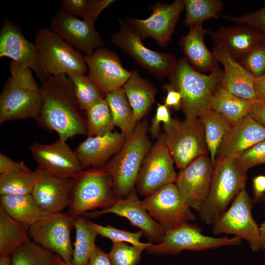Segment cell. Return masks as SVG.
<instances>
[{
    "instance_id": "1",
    "label": "cell",
    "mask_w": 265,
    "mask_h": 265,
    "mask_svg": "<svg viewBox=\"0 0 265 265\" xmlns=\"http://www.w3.org/2000/svg\"><path fill=\"white\" fill-rule=\"evenodd\" d=\"M42 105L36 121L46 130L67 139L79 135H87L84 120L71 82L65 75L51 76L41 82Z\"/></svg>"
},
{
    "instance_id": "2",
    "label": "cell",
    "mask_w": 265,
    "mask_h": 265,
    "mask_svg": "<svg viewBox=\"0 0 265 265\" xmlns=\"http://www.w3.org/2000/svg\"><path fill=\"white\" fill-rule=\"evenodd\" d=\"M9 69L11 75L0 95V124L29 118L37 121L42 96L32 70L12 60Z\"/></svg>"
},
{
    "instance_id": "3",
    "label": "cell",
    "mask_w": 265,
    "mask_h": 265,
    "mask_svg": "<svg viewBox=\"0 0 265 265\" xmlns=\"http://www.w3.org/2000/svg\"><path fill=\"white\" fill-rule=\"evenodd\" d=\"M148 129L146 120L138 122L119 151L101 167L111 177L116 200L125 198L135 188L142 162L152 146Z\"/></svg>"
},
{
    "instance_id": "4",
    "label": "cell",
    "mask_w": 265,
    "mask_h": 265,
    "mask_svg": "<svg viewBox=\"0 0 265 265\" xmlns=\"http://www.w3.org/2000/svg\"><path fill=\"white\" fill-rule=\"evenodd\" d=\"M246 175L238 168L236 159L227 157L216 159L208 195L198 212L203 222L214 224L227 210L231 201L244 189Z\"/></svg>"
},
{
    "instance_id": "5",
    "label": "cell",
    "mask_w": 265,
    "mask_h": 265,
    "mask_svg": "<svg viewBox=\"0 0 265 265\" xmlns=\"http://www.w3.org/2000/svg\"><path fill=\"white\" fill-rule=\"evenodd\" d=\"M222 74L219 67L205 75L192 68L185 57L177 61L169 77L170 84L182 94L181 108L186 119L198 118L201 111L209 108L212 94Z\"/></svg>"
},
{
    "instance_id": "6",
    "label": "cell",
    "mask_w": 265,
    "mask_h": 265,
    "mask_svg": "<svg viewBox=\"0 0 265 265\" xmlns=\"http://www.w3.org/2000/svg\"><path fill=\"white\" fill-rule=\"evenodd\" d=\"M116 200L111 176L101 167L89 168L73 179L66 213L75 218L90 210L107 208Z\"/></svg>"
},
{
    "instance_id": "7",
    "label": "cell",
    "mask_w": 265,
    "mask_h": 265,
    "mask_svg": "<svg viewBox=\"0 0 265 265\" xmlns=\"http://www.w3.org/2000/svg\"><path fill=\"white\" fill-rule=\"evenodd\" d=\"M163 128L165 144L180 169L199 156L208 155L204 128L198 118L184 121L172 119Z\"/></svg>"
},
{
    "instance_id": "8",
    "label": "cell",
    "mask_w": 265,
    "mask_h": 265,
    "mask_svg": "<svg viewBox=\"0 0 265 265\" xmlns=\"http://www.w3.org/2000/svg\"><path fill=\"white\" fill-rule=\"evenodd\" d=\"M43 64L51 76L85 74L88 68L84 56L51 28L37 31L34 43Z\"/></svg>"
},
{
    "instance_id": "9",
    "label": "cell",
    "mask_w": 265,
    "mask_h": 265,
    "mask_svg": "<svg viewBox=\"0 0 265 265\" xmlns=\"http://www.w3.org/2000/svg\"><path fill=\"white\" fill-rule=\"evenodd\" d=\"M241 241V239L237 237L216 238L205 235L199 227L188 222L165 231L162 241L157 244L152 243L146 250L155 255L177 256L185 250L204 251L226 246L238 245Z\"/></svg>"
},
{
    "instance_id": "10",
    "label": "cell",
    "mask_w": 265,
    "mask_h": 265,
    "mask_svg": "<svg viewBox=\"0 0 265 265\" xmlns=\"http://www.w3.org/2000/svg\"><path fill=\"white\" fill-rule=\"evenodd\" d=\"M119 23V30L111 35L112 42L159 80L169 76L177 63L175 56L146 48L129 21Z\"/></svg>"
},
{
    "instance_id": "11",
    "label": "cell",
    "mask_w": 265,
    "mask_h": 265,
    "mask_svg": "<svg viewBox=\"0 0 265 265\" xmlns=\"http://www.w3.org/2000/svg\"><path fill=\"white\" fill-rule=\"evenodd\" d=\"M252 208V200L244 188L235 197L230 208L214 223L213 234L233 235L247 241L252 251H259V226L253 218Z\"/></svg>"
},
{
    "instance_id": "12",
    "label": "cell",
    "mask_w": 265,
    "mask_h": 265,
    "mask_svg": "<svg viewBox=\"0 0 265 265\" xmlns=\"http://www.w3.org/2000/svg\"><path fill=\"white\" fill-rule=\"evenodd\" d=\"M142 202L151 216L165 231L196 219L175 183L161 187Z\"/></svg>"
},
{
    "instance_id": "13",
    "label": "cell",
    "mask_w": 265,
    "mask_h": 265,
    "mask_svg": "<svg viewBox=\"0 0 265 265\" xmlns=\"http://www.w3.org/2000/svg\"><path fill=\"white\" fill-rule=\"evenodd\" d=\"M74 219L66 212L47 214L29 227L30 238L65 262L71 263L73 252L71 232Z\"/></svg>"
},
{
    "instance_id": "14",
    "label": "cell",
    "mask_w": 265,
    "mask_h": 265,
    "mask_svg": "<svg viewBox=\"0 0 265 265\" xmlns=\"http://www.w3.org/2000/svg\"><path fill=\"white\" fill-rule=\"evenodd\" d=\"M174 163L161 133L142 162L135 185L137 192L146 197L166 185L175 183L177 174Z\"/></svg>"
},
{
    "instance_id": "15",
    "label": "cell",
    "mask_w": 265,
    "mask_h": 265,
    "mask_svg": "<svg viewBox=\"0 0 265 265\" xmlns=\"http://www.w3.org/2000/svg\"><path fill=\"white\" fill-rule=\"evenodd\" d=\"M0 57L12 61L33 71L40 82L51 76L47 71L34 43L24 36L19 25L5 19L0 30Z\"/></svg>"
},
{
    "instance_id": "16",
    "label": "cell",
    "mask_w": 265,
    "mask_h": 265,
    "mask_svg": "<svg viewBox=\"0 0 265 265\" xmlns=\"http://www.w3.org/2000/svg\"><path fill=\"white\" fill-rule=\"evenodd\" d=\"M29 150L37 167L53 176L73 179L83 170L74 150L59 138L51 144L34 142Z\"/></svg>"
},
{
    "instance_id": "17",
    "label": "cell",
    "mask_w": 265,
    "mask_h": 265,
    "mask_svg": "<svg viewBox=\"0 0 265 265\" xmlns=\"http://www.w3.org/2000/svg\"><path fill=\"white\" fill-rule=\"evenodd\" d=\"M212 168L210 157L202 155L177 174L175 184L178 190L189 207L198 212L208 195Z\"/></svg>"
},
{
    "instance_id": "18",
    "label": "cell",
    "mask_w": 265,
    "mask_h": 265,
    "mask_svg": "<svg viewBox=\"0 0 265 265\" xmlns=\"http://www.w3.org/2000/svg\"><path fill=\"white\" fill-rule=\"evenodd\" d=\"M137 193L135 188L125 198L116 200L111 206L95 212H87L83 215L95 218L111 213L125 217L150 241L159 243L164 237L165 230L149 214Z\"/></svg>"
},
{
    "instance_id": "19",
    "label": "cell",
    "mask_w": 265,
    "mask_h": 265,
    "mask_svg": "<svg viewBox=\"0 0 265 265\" xmlns=\"http://www.w3.org/2000/svg\"><path fill=\"white\" fill-rule=\"evenodd\" d=\"M88 76L106 95L122 87L132 71L125 68L117 54L106 48L101 47L84 56Z\"/></svg>"
},
{
    "instance_id": "20",
    "label": "cell",
    "mask_w": 265,
    "mask_h": 265,
    "mask_svg": "<svg viewBox=\"0 0 265 265\" xmlns=\"http://www.w3.org/2000/svg\"><path fill=\"white\" fill-rule=\"evenodd\" d=\"M152 13L145 19H131L129 22L141 39L153 38L159 46H166L171 41L179 16L185 8L184 0L167 4L158 2L151 7Z\"/></svg>"
},
{
    "instance_id": "21",
    "label": "cell",
    "mask_w": 265,
    "mask_h": 265,
    "mask_svg": "<svg viewBox=\"0 0 265 265\" xmlns=\"http://www.w3.org/2000/svg\"><path fill=\"white\" fill-rule=\"evenodd\" d=\"M51 28L74 48L90 55L104 44L94 24L62 10L51 21Z\"/></svg>"
},
{
    "instance_id": "22",
    "label": "cell",
    "mask_w": 265,
    "mask_h": 265,
    "mask_svg": "<svg viewBox=\"0 0 265 265\" xmlns=\"http://www.w3.org/2000/svg\"><path fill=\"white\" fill-rule=\"evenodd\" d=\"M31 192L35 201L46 214L61 212L69 207L73 179L58 177L38 167Z\"/></svg>"
},
{
    "instance_id": "23",
    "label": "cell",
    "mask_w": 265,
    "mask_h": 265,
    "mask_svg": "<svg viewBox=\"0 0 265 265\" xmlns=\"http://www.w3.org/2000/svg\"><path fill=\"white\" fill-rule=\"evenodd\" d=\"M125 140L121 132H109L88 136L74 150L83 170L100 168L119 151Z\"/></svg>"
},
{
    "instance_id": "24",
    "label": "cell",
    "mask_w": 265,
    "mask_h": 265,
    "mask_svg": "<svg viewBox=\"0 0 265 265\" xmlns=\"http://www.w3.org/2000/svg\"><path fill=\"white\" fill-rule=\"evenodd\" d=\"M265 140V127L248 115L232 126L218 148L216 159H237L243 152Z\"/></svg>"
},
{
    "instance_id": "25",
    "label": "cell",
    "mask_w": 265,
    "mask_h": 265,
    "mask_svg": "<svg viewBox=\"0 0 265 265\" xmlns=\"http://www.w3.org/2000/svg\"><path fill=\"white\" fill-rule=\"evenodd\" d=\"M212 52L224 67L221 85L238 97L256 100L255 78L224 48L214 44Z\"/></svg>"
},
{
    "instance_id": "26",
    "label": "cell",
    "mask_w": 265,
    "mask_h": 265,
    "mask_svg": "<svg viewBox=\"0 0 265 265\" xmlns=\"http://www.w3.org/2000/svg\"><path fill=\"white\" fill-rule=\"evenodd\" d=\"M207 34L214 44L224 48L238 61L263 43L264 36V33L247 26H221L215 32L208 30Z\"/></svg>"
},
{
    "instance_id": "27",
    "label": "cell",
    "mask_w": 265,
    "mask_h": 265,
    "mask_svg": "<svg viewBox=\"0 0 265 265\" xmlns=\"http://www.w3.org/2000/svg\"><path fill=\"white\" fill-rule=\"evenodd\" d=\"M203 23L189 26L188 33L180 40L179 44L188 63L199 72L211 71L218 67L213 52L210 51L204 42L208 30Z\"/></svg>"
},
{
    "instance_id": "28",
    "label": "cell",
    "mask_w": 265,
    "mask_h": 265,
    "mask_svg": "<svg viewBox=\"0 0 265 265\" xmlns=\"http://www.w3.org/2000/svg\"><path fill=\"white\" fill-rule=\"evenodd\" d=\"M122 88L132 108L133 121L137 124L147 114L155 102L157 89L135 70L132 71L131 76Z\"/></svg>"
},
{
    "instance_id": "29",
    "label": "cell",
    "mask_w": 265,
    "mask_h": 265,
    "mask_svg": "<svg viewBox=\"0 0 265 265\" xmlns=\"http://www.w3.org/2000/svg\"><path fill=\"white\" fill-rule=\"evenodd\" d=\"M253 101L235 96L220 82L213 92L209 108L222 115L233 126L249 115Z\"/></svg>"
},
{
    "instance_id": "30",
    "label": "cell",
    "mask_w": 265,
    "mask_h": 265,
    "mask_svg": "<svg viewBox=\"0 0 265 265\" xmlns=\"http://www.w3.org/2000/svg\"><path fill=\"white\" fill-rule=\"evenodd\" d=\"M1 206L14 219L31 226L47 214L38 206L31 194L3 195L0 197Z\"/></svg>"
},
{
    "instance_id": "31",
    "label": "cell",
    "mask_w": 265,
    "mask_h": 265,
    "mask_svg": "<svg viewBox=\"0 0 265 265\" xmlns=\"http://www.w3.org/2000/svg\"><path fill=\"white\" fill-rule=\"evenodd\" d=\"M29 227L13 218L0 206V256H10L19 246L31 239Z\"/></svg>"
},
{
    "instance_id": "32",
    "label": "cell",
    "mask_w": 265,
    "mask_h": 265,
    "mask_svg": "<svg viewBox=\"0 0 265 265\" xmlns=\"http://www.w3.org/2000/svg\"><path fill=\"white\" fill-rule=\"evenodd\" d=\"M198 118L203 125L207 146L213 164L218 148L232 126L222 115L209 108L201 111Z\"/></svg>"
},
{
    "instance_id": "33",
    "label": "cell",
    "mask_w": 265,
    "mask_h": 265,
    "mask_svg": "<svg viewBox=\"0 0 265 265\" xmlns=\"http://www.w3.org/2000/svg\"><path fill=\"white\" fill-rule=\"evenodd\" d=\"M74 228L76 237L71 264L72 265H87L97 246L95 240L98 234L90 221L80 216L75 218Z\"/></svg>"
},
{
    "instance_id": "34",
    "label": "cell",
    "mask_w": 265,
    "mask_h": 265,
    "mask_svg": "<svg viewBox=\"0 0 265 265\" xmlns=\"http://www.w3.org/2000/svg\"><path fill=\"white\" fill-rule=\"evenodd\" d=\"M109 107L113 122L126 138L134 130L136 124L133 121V112L122 87L113 90L105 96Z\"/></svg>"
},
{
    "instance_id": "35",
    "label": "cell",
    "mask_w": 265,
    "mask_h": 265,
    "mask_svg": "<svg viewBox=\"0 0 265 265\" xmlns=\"http://www.w3.org/2000/svg\"><path fill=\"white\" fill-rule=\"evenodd\" d=\"M77 102L82 110L105 98L95 82L85 74L73 73L67 75Z\"/></svg>"
},
{
    "instance_id": "36",
    "label": "cell",
    "mask_w": 265,
    "mask_h": 265,
    "mask_svg": "<svg viewBox=\"0 0 265 265\" xmlns=\"http://www.w3.org/2000/svg\"><path fill=\"white\" fill-rule=\"evenodd\" d=\"M184 3L186 26L203 23L209 19H218L223 10V3L219 0H184Z\"/></svg>"
},
{
    "instance_id": "37",
    "label": "cell",
    "mask_w": 265,
    "mask_h": 265,
    "mask_svg": "<svg viewBox=\"0 0 265 265\" xmlns=\"http://www.w3.org/2000/svg\"><path fill=\"white\" fill-rule=\"evenodd\" d=\"M54 254L31 239L19 246L10 255L11 265H55Z\"/></svg>"
},
{
    "instance_id": "38",
    "label": "cell",
    "mask_w": 265,
    "mask_h": 265,
    "mask_svg": "<svg viewBox=\"0 0 265 265\" xmlns=\"http://www.w3.org/2000/svg\"><path fill=\"white\" fill-rule=\"evenodd\" d=\"M85 111L88 136L113 132L115 126L105 98L91 106Z\"/></svg>"
},
{
    "instance_id": "39",
    "label": "cell",
    "mask_w": 265,
    "mask_h": 265,
    "mask_svg": "<svg viewBox=\"0 0 265 265\" xmlns=\"http://www.w3.org/2000/svg\"><path fill=\"white\" fill-rule=\"evenodd\" d=\"M35 180L31 169L0 175V195L31 194Z\"/></svg>"
},
{
    "instance_id": "40",
    "label": "cell",
    "mask_w": 265,
    "mask_h": 265,
    "mask_svg": "<svg viewBox=\"0 0 265 265\" xmlns=\"http://www.w3.org/2000/svg\"><path fill=\"white\" fill-rule=\"evenodd\" d=\"M90 223L98 235L108 238L112 242L121 241L130 243L134 246L143 247L146 250L152 243V242L143 243L140 241V238L143 236L142 232L140 231L132 232L119 229L109 225L103 226L91 221Z\"/></svg>"
},
{
    "instance_id": "41",
    "label": "cell",
    "mask_w": 265,
    "mask_h": 265,
    "mask_svg": "<svg viewBox=\"0 0 265 265\" xmlns=\"http://www.w3.org/2000/svg\"><path fill=\"white\" fill-rule=\"evenodd\" d=\"M144 250L142 247L117 241L112 242L108 255L112 265H138Z\"/></svg>"
},
{
    "instance_id": "42",
    "label": "cell",
    "mask_w": 265,
    "mask_h": 265,
    "mask_svg": "<svg viewBox=\"0 0 265 265\" xmlns=\"http://www.w3.org/2000/svg\"><path fill=\"white\" fill-rule=\"evenodd\" d=\"M239 62L255 78L261 77L265 73V45L257 46Z\"/></svg>"
},
{
    "instance_id": "43",
    "label": "cell",
    "mask_w": 265,
    "mask_h": 265,
    "mask_svg": "<svg viewBox=\"0 0 265 265\" xmlns=\"http://www.w3.org/2000/svg\"><path fill=\"white\" fill-rule=\"evenodd\" d=\"M236 162L239 169L245 173L254 166L265 164V140L241 153Z\"/></svg>"
},
{
    "instance_id": "44",
    "label": "cell",
    "mask_w": 265,
    "mask_h": 265,
    "mask_svg": "<svg viewBox=\"0 0 265 265\" xmlns=\"http://www.w3.org/2000/svg\"><path fill=\"white\" fill-rule=\"evenodd\" d=\"M225 19L230 21L250 26L265 34V4L260 9L254 12L240 16L222 15Z\"/></svg>"
},
{
    "instance_id": "45",
    "label": "cell",
    "mask_w": 265,
    "mask_h": 265,
    "mask_svg": "<svg viewBox=\"0 0 265 265\" xmlns=\"http://www.w3.org/2000/svg\"><path fill=\"white\" fill-rule=\"evenodd\" d=\"M172 119L168 107L164 104H158L155 115L151 121L149 128L151 136L154 138L158 137L159 135L160 124H168Z\"/></svg>"
},
{
    "instance_id": "46",
    "label": "cell",
    "mask_w": 265,
    "mask_h": 265,
    "mask_svg": "<svg viewBox=\"0 0 265 265\" xmlns=\"http://www.w3.org/2000/svg\"><path fill=\"white\" fill-rule=\"evenodd\" d=\"M114 1V0H87L84 13L82 19L95 24L101 13Z\"/></svg>"
},
{
    "instance_id": "47",
    "label": "cell",
    "mask_w": 265,
    "mask_h": 265,
    "mask_svg": "<svg viewBox=\"0 0 265 265\" xmlns=\"http://www.w3.org/2000/svg\"><path fill=\"white\" fill-rule=\"evenodd\" d=\"M30 169L23 161H15L3 153L0 154V175Z\"/></svg>"
},
{
    "instance_id": "48",
    "label": "cell",
    "mask_w": 265,
    "mask_h": 265,
    "mask_svg": "<svg viewBox=\"0 0 265 265\" xmlns=\"http://www.w3.org/2000/svg\"><path fill=\"white\" fill-rule=\"evenodd\" d=\"M86 3L87 0H63L61 3V10L82 18Z\"/></svg>"
},
{
    "instance_id": "49",
    "label": "cell",
    "mask_w": 265,
    "mask_h": 265,
    "mask_svg": "<svg viewBox=\"0 0 265 265\" xmlns=\"http://www.w3.org/2000/svg\"><path fill=\"white\" fill-rule=\"evenodd\" d=\"M164 88L167 91L164 105L168 107H173L176 110L181 108L182 101V96L181 92L170 84L164 85Z\"/></svg>"
},
{
    "instance_id": "50",
    "label": "cell",
    "mask_w": 265,
    "mask_h": 265,
    "mask_svg": "<svg viewBox=\"0 0 265 265\" xmlns=\"http://www.w3.org/2000/svg\"><path fill=\"white\" fill-rule=\"evenodd\" d=\"M249 115L259 124L265 127V101L253 100Z\"/></svg>"
},
{
    "instance_id": "51",
    "label": "cell",
    "mask_w": 265,
    "mask_h": 265,
    "mask_svg": "<svg viewBox=\"0 0 265 265\" xmlns=\"http://www.w3.org/2000/svg\"><path fill=\"white\" fill-rule=\"evenodd\" d=\"M254 202L265 201V176L258 175L252 180Z\"/></svg>"
},
{
    "instance_id": "52",
    "label": "cell",
    "mask_w": 265,
    "mask_h": 265,
    "mask_svg": "<svg viewBox=\"0 0 265 265\" xmlns=\"http://www.w3.org/2000/svg\"><path fill=\"white\" fill-rule=\"evenodd\" d=\"M87 265H112L108 254L97 246L90 256Z\"/></svg>"
},
{
    "instance_id": "53",
    "label": "cell",
    "mask_w": 265,
    "mask_h": 265,
    "mask_svg": "<svg viewBox=\"0 0 265 265\" xmlns=\"http://www.w3.org/2000/svg\"><path fill=\"white\" fill-rule=\"evenodd\" d=\"M254 92L256 100L265 101V73L255 78Z\"/></svg>"
},
{
    "instance_id": "54",
    "label": "cell",
    "mask_w": 265,
    "mask_h": 265,
    "mask_svg": "<svg viewBox=\"0 0 265 265\" xmlns=\"http://www.w3.org/2000/svg\"><path fill=\"white\" fill-rule=\"evenodd\" d=\"M260 237V250L265 252V221L259 226Z\"/></svg>"
},
{
    "instance_id": "55",
    "label": "cell",
    "mask_w": 265,
    "mask_h": 265,
    "mask_svg": "<svg viewBox=\"0 0 265 265\" xmlns=\"http://www.w3.org/2000/svg\"><path fill=\"white\" fill-rule=\"evenodd\" d=\"M0 265H11L10 256H0Z\"/></svg>"
},
{
    "instance_id": "56",
    "label": "cell",
    "mask_w": 265,
    "mask_h": 265,
    "mask_svg": "<svg viewBox=\"0 0 265 265\" xmlns=\"http://www.w3.org/2000/svg\"><path fill=\"white\" fill-rule=\"evenodd\" d=\"M54 262L58 265H72L71 263H68L64 261L59 256L54 255Z\"/></svg>"
},
{
    "instance_id": "57",
    "label": "cell",
    "mask_w": 265,
    "mask_h": 265,
    "mask_svg": "<svg viewBox=\"0 0 265 265\" xmlns=\"http://www.w3.org/2000/svg\"><path fill=\"white\" fill-rule=\"evenodd\" d=\"M263 43L265 45V34H264V39Z\"/></svg>"
},
{
    "instance_id": "58",
    "label": "cell",
    "mask_w": 265,
    "mask_h": 265,
    "mask_svg": "<svg viewBox=\"0 0 265 265\" xmlns=\"http://www.w3.org/2000/svg\"><path fill=\"white\" fill-rule=\"evenodd\" d=\"M54 264H55V265H58L57 264H56V263H55V262H54Z\"/></svg>"
}]
</instances>
